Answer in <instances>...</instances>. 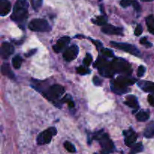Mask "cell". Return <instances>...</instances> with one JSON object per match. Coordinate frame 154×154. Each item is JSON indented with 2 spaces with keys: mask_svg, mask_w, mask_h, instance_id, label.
<instances>
[{
  "mask_svg": "<svg viewBox=\"0 0 154 154\" xmlns=\"http://www.w3.org/2000/svg\"><path fill=\"white\" fill-rule=\"evenodd\" d=\"M29 2L27 0H17L13 8L11 20L20 24L25 22L28 18Z\"/></svg>",
  "mask_w": 154,
  "mask_h": 154,
  "instance_id": "obj_1",
  "label": "cell"
},
{
  "mask_svg": "<svg viewBox=\"0 0 154 154\" xmlns=\"http://www.w3.org/2000/svg\"><path fill=\"white\" fill-rule=\"evenodd\" d=\"M93 138L97 140L100 144L102 147V154H110L114 151V145L108 134L100 131L97 132Z\"/></svg>",
  "mask_w": 154,
  "mask_h": 154,
  "instance_id": "obj_2",
  "label": "cell"
},
{
  "mask_svg": "<svg viewBox=\"0 0 154 154\" xmlns=\"http://www.w3.org/2000/svg\"><path fill=\"white\" fill-rule=\"evenodd\" d=\"M113 71L117 73L130 75L132 72L131 65L126 60L120 58H116L111 63Z\"/></svg>",
  "mask_w": 154,
  "mask_h": 154,
  "instance_id": "obj_3",
  "label": "cell"
},
{
  "mask_svg": "<svg viewBox=\"0 0 154 154\" xmlns=\"http://www.w3.org/2000/svg\"><path fill=\"white\" fill-rule=\"evenodd\" d=\"M95 67L97 68L99 73L104 77H113L115 72L111 68V63L107 61L105 59L99 57L95 63Z\"/></svg>",
  "mask_w": 154,
  "mask_h": 154,
  "instance_id": "obj_4",
  "label": "cell"
},
{
  "mask_svg": "<svg viewBox=\"0 0 154 154\" xmlns=\"http://www.w3.org/2000/svg\"><path fill=\"white\" fill-rule=\"evenodd\" d=\"M29 28L33 32H49L51 30V26L49 25L48 21L46 20L40 19H33L30 21L29 23Z\"/></svg>",
  "mask_w": 154,
  "mask_h": 154,
  "instance_id": "obj_5",
  "label": "cell"
},
{
  "mask_svg": "<svg viewBox=\"0 0 154 154\" xmlns=\"http://www.w3.org/2000/svg\"><path fill=\"white\" fill-rule=\"evenodd\" d=\"M64 93V87L59 84H54L48 89V91L43 93V94L50 101H56L60 99Z\"/></svg>",
  "mask_w": 154,
  "mask_h": 154,
  "instance_id": "obj_6",
  "label": "cell"
},
{
  "mask_svg": "<svg viewBox=\"0 0 154 154\" xmlns=\"http://www.w3.org/2000/svg\"><path fill=\"white\" fill-rule=\"evenodd\" d=\"M110 45L111 46L114 47V48L120 49L121 51H125V52L129 53L130 54H132L136 57H140L141 56V53H140L139 50L135 46V45H130V44L127 43H121V42H111Z\"/></svg>",
  "mask_w": 154,
  "mask_h": 154,
  "instance_id": "obj_7",
  "label": "cell"
},
{
  "mask_svg": "<svg viewBox=\"0 0 154 154\" xmlns=\"http://www.w3.org/2000/svg\"><path fill=\"white\" fill-rule=\"evenodd\" d=\"M57 130L55 127H51L39 134L37 138V143L38 145L49 144L51 141L52 137L57 135Z\"/></svg>",
  "mask_w": 154,
  "mask_h": 154,
  "instance_id": "obj_8",
  "label": "cell"
},
{
  "mask_svg": "<svg viewBox=\"0 0 154 154\" xmlns=\"http://www.w3.org/2000/svg\"><path fill=\"white\" fill-rule=\"evenodd\" d=\"M78 52H79V49L78 47L76 45H73L71 47L68 48L66 51L63 53V58L65 60L68 62L72 61V60H75L78 55Z\"/></svg>",
  "mask_w": 154,
  "mask_h": 154,
  "instance_id": "obj_9",
  "label": "cell"
},
{
  "mask_svg": "<svg viewBox=\"0 0 154 154\" xmlns=\"http://www.w3.org/2000/svg\"><path fill=\"white\" fill-rule=\"evenodd\" d=\"M111 87L112 91L115 93L116 94L118 95L124 94V93H128L129 91L127 87L122 84L121 83H120L117 80H113V81H111Z\"/></svg>",
  "mask_w": 154,
  "mask_h": 154,
  "instance_id": "obj_10",
  "label": "cell"
},
{
  "mask_svg": "<svg viewBox=\"0 0 154 154\" xmlns=\"http://www.w3.org/2000/svg\"><path fill=\"white\" fill-rule=\"evenodd\" d=\"M123 134L125 135V144L128 147H132L136 141L138 135L132 129L127 131H124Z\"/></svg>",
  "mask_w": 154,
  "mask_h": 154,
  "instance_id": "obj_11",
  "label": "cell"
},
{
  "mask_svg": "<svg viewBox=\"0 0 154 154\" xmlns=\"http://www.w3.org/2000/svg\"><path fill=\"white\" fill-rule=\"evenodd\" d=\"M14 51L13 45L8 42H3L1 46V57L2 59H8Z\"/></svg>",
  "mask_w": 154,
  "mask_h": 154,
  "instance_id": "obj_12",
  "label": "cell"
},
{
  "mask_svg": "<svg viewBox=\"0 0 154 154\" xmlns=\"http://www.w3.org/2000/svg\"><path fill=\"white\" fill-rule=\"evenodd\" d=\"M70 42V38L67 37V36H64L63 38H60L58 41H57V44L53 47L54 52L60 53V51H63L66 46Z\"/></svg>",
  "mask_w": 154,
  "mask_h": 154,
  "instance_id": "obj_13",
  "label": "cell"
},
{
  "mask_svg": "<svg viewBox=\"0 0 154 154\" xmlns=\"http://www.w3.org/2000/svg\"><path fill=\"white\" fill-rule=\"evenodd\" d=\"M102 32L108 35H123V29L110 24L103 26L102 28Z\"/></svg>",
  "mask_w": 154,
  "mask_h": 154,
  "instance_id": "obj_14",
  "label": "cell"
},
{
  "mask_svg": "<svg viewBox=\"0 0 154 154\" xmlns=\"http://www.w3.org/2000/svg\"><path fill=\"white\" fill-rule=\"evenodd\" d=\"M11 10V4L8 0H0V15L6 16Z\"/></svg>",
  "mask_w": 154,
  "mask_h": 154,
  "instance_id": "obj_15",
  "label": "cell"
},
{
  "mask_svg": "<svg viewBox=\"0 0 154 154\" xmlns=\"http://www.w3.org/2000/svg\"><path fill=\"white\" fill-rule=\"evenodd\" d=\"M138 85L144 92L151 93L154 94V83L150 82V81H138Z\"/></svg>",
  "mask_w": 154,
  "mask_h": 154,
  "instance_id": "obj_16",
  "label": "cell"
},
{
  "mask_svg": "<svg viewBox=\"0 0 154 154\" xmlns=\"http://www.w3.org/2000/svg\"><path fill=\"white\" fill-rule=\"evenodd\" d=\"M2 73L5 76L8 77L11 79H15L14 74L12 72L11 69L8 63H3L2 66Z\"/></svg>",
  "mask_w": 154,
  "mask_h": 154,
  "instance_id": "obj_17",
  "label": "cell"
},
{
  "mask_svg": "<svg viewBox=\"0 0 154 154\" xmlns=\"http://www.w3.org/2000/svg\"><path fill=\"white\" fill-rule=\"evenodd\" d=\"M125 105H126L127 106L130 107L132 108H135V109H138V107H139L137 98L134 96H127L126 102H125Z\"/></svg>",
  "mask_w": 154,
  "mask_h": 154,
  "instance_id": "obj_18",
  "label": "cell"
},
{
  "mask_svg": "<svg viewBox=\"0 0 154 154\" xmlns=\"http://www.w3.org/2000/svg\"><path fill=\"white\" fill-rule=\"evenodd\" d=\"M144 135L147 138H153L154 136V121H151L147 124L144 129Z\"/></svg>",
  "mask_w": 154,
  "mask_h": 154,
  "instance_id": "obj_19",
  "label": "cell"
},
{
  "mask_svg": "<svg viewBox=\"0 0 154 154\" xmlns=\"http://www.w3.org/2000/svg\"><path fill=\"white\" fill-rule=\"evenodd\" d=\"M116 80L118 81L120 83H121L122 84L126 86V87L132 85V84H135V82H136V79H133V78H125V77H119Z\"/></svg>",
  "mask_w": 154,
  "mask_h": 154,
  "instance_id": "obj_20",
  "label": "cell"
},
{
  "mask_svg": "<svg viewBox=\"0 0 154 154\" xmlns=\"http://www.w3.org/2000/svg\"><path fill=\"white\" fill-rule=\"evenodd\" d=\"M150 118V114L148 111H141L136 114V119L140 122H144Z\"/></svg>",
  "mask_w": 154,
  "mask_h": 154,
  "instance_id": "obj_21",
  "label": "cell"
},
{
  "mask_svg": "<svg viewBox=\"0 0 154 154\" xmlns=\"http://www.w3.org/2000/svg\"><path fill=\"white\" fill-rule=\"evenodd\" d=\"M146 23H147L148 31L150 33L154 35V16L153 15H150L146 18Z\"/></svg>",
  "mask_w": 154,
  "mask_h": 154,
  "instance_id": "obj_22",
  "label": "cell"
},
{
  "mask_svg": "<svg viewBox=\"0 0 154 154\" xmlns=\"http://www.w3.org/2000/svg\"><path fill=\"white\" fill-rule=\"evenodd\" d=\"M22 63H23V59L22 57L19 55L14 57L13 58V60H12V65H13V67L16 69H18L20 68Z\"/></svg>",
  "mask_w": 154,
  "mask_h": 154,
  "instance_id": "obj_23",
  "label": "cell"
},
{
  "mask_svg": "<svg viewBox=\"0 0 154 154\" xmlns=\"http://www.w3.org/2000/svg\"><path fill=\"white\" fill-rule=\"evenodd\" d=\"M92 21L95 24H97L99 26H105L107 24V18L105 16H102V15L97 17H96V19H93Z\"/></svg>",
  "mask_w": 154,
  "mask_h": 154,
  "instance_id": "obj_24",
  "label": "cell"
},
{
  "mask_svg": "<svg viewBox=\"0 0 154 154\" xmlns=\"http://www.w3.org/2000/svg\"><path fill=\"white\" fill-rule=\"evenodd\" d=\"M144 149V147H143L142 144L141 143H138V144H135L132 146V148L131 150L130 153L129 154H136L138 153H140Z\"/></svg>",
  "mask_w": 154,
  "mask_h": 154,
  "instance_id": "obj_25",
  "label": "cell"
},
{
  "mask_svg": "<svg viewBox=\"0 0 154 154\" xmlns=\"http://www.w3.org/2000/svg\"><path fill=\"white\" fill-rule=\"evenodd\" d=\"M43 0H31V4L33 8L35 11H38L42 5Z\"/></svg>",
  "mask_w": 154,
  "mask_h": 154,
  "instance_id": "obj_26",
  "label": "cell"
},
{
  "mask_svg": "<svg viewBox=\"0 0 154 154\" xmlns=\"http://www.w3.org/2000/svg\"><path fill=\"white\" fill-rule=\"evenodd\" d=\"M77 71H78V73L81 75H88V74L90 73V69L87 67H85V66H80L79 68H78Z\"/></svg>",
  "mask_w": 154,
  "mask_h": 154,
  "instance_id": "obj_27",
  "label": "cell"
},
{
  "mask_svg": "<svg viewBox=\"0 0 154 154\" xmlns=\"http://www.w3.org/2000/svg\"><path fill=\"white\" fill-rule=\"evenodd\" d=\"M64 147L66 150H68L70 153H75L76 151V149H75V147L69 141H66L64 143Z\"/></svg>",
  "mask_w": 154,
  "mask_h": 154,
  "instance_id": "obj_28",
  "label": "cell"
},
{
  "mask_svg": "<svg viewBox=\"0 0 154 154\" xmlns=\"http://www.w3.org/2000/svg\"><path fill=\"white\" fill-rule=\"evenodd\" d=\"M63 102H66L70 108H74L75 107V104H74L73 101H72V98H71V96L69 95H67L66 97L63 98Z\"/></svg>",
  "mask_w": 154,
  "mask_h": 154,
  "instance_id": "obj_29",
  "label": "cell"
},
{
  "mask_svg": "<svg viewBox=\"0 0 154 154\" xmlns=\"http://www.w3.org/2000/svg\"><path fill=\"white\" fill-rule=\"evenodd\" d=\"M101 52L103 54L104 56L107 57H114V54H113V51H111L109 49H107V48H101Z\"/></svg>",
  "mask_w": 154,
  "mask_h": 154,
  "instance_id": "obj_30",
  "label": "cell"
},
{
  "mask_svg": "<svg viewBox=\"0 0 154 154\" xmlns=\"http://www.w3.org/2000/svg\"><path fill=\"white\" fill-rule=\"evenodd\" d=\"M92 60H93V58H92V56L90 55V54H87V55H86V57L84 58V65H85L86 66H89L90 65V63H92Z\"/></svg>",
  "mask_w": 154,
  "mask_h": 154,
  "instance_id": "obj_31",
  "label": "cell"
},
{
  "mask_svg": "<svg viewBox=\"0 0 154 154\" xmlns=\"http://www.w3.org/2000/svg\"><path fill=\"white\" fill-rule=\"evenodd\" d=\"M133 0H121L120 1V5L123 8H127L132 5Z\"/></svg>",
  "mask_w": 154,
  "mask_h": 154,
  "instance_id": "obj_32",
  "label": "cell"
},
{
  "mask_svg": "<svg viewBox=\"0 0 154 154\" xmlns=\"http://www.w3.org/2000/svg\"><path fill=\"white\" fill-rule=\"evenodd\" d=\"M146 72V68L143 66H140L138 69V72H137V75L138 77H142L144 75Z\"/></svg>",
  "mask_w": 154,
  "mask_h": 154,
  "instance_id": "obj_33",
  "label": "cell"
},
{
  "mask_svg": "<svg viewBox=\"0 0 154 154\" xmlns=\"http://www.w3.org/2000/svg\"><path fill=\"white\" fill-rule=\"evenodd\" d=\"M140 43L143 45H145V46L147 47V48H150V47H152V44L150 43V42L147 41V38H145V37L142 38L140 40Z\"/></svg>",
  "mask_w": 154,
  "mask_h": 154,
  "instance_id": "obj_34",
  "label": "cell"
},
{
  "mask_svg": "<svg viewBox=\"0 0 154 154\" xmlns=\"http://www.w3.org/2000/svg\"><path fill=\"white\" fill-rule=\"evenodd\" d=\"M143 32V28L141 25H138L136 26L135 29V35L138 36V35H141Z\"/></svg>",
  "mask_w": 154,
  "mask_h": 154,
  "instance_id": "obj_35",
  "label": "cell"
},
{
  "mask_svg": "<svg viewBox=\"0 0 154 154\" xmlns=\"http://www.w3.org/2000/svg\"><path fill=\"white\" fill-rule=\"evenodd\" d=\"M132 7L135 8V10H136L137 11H141V6H140L139 3L137 1H135V0H133V2H132Z\"/></svg>",
  "mask_w": 154,
  "mask_h": 154,
  "instance_id": "obj_36",
  "label": "cell"
},
{
  "mask_svg": "<svg viewBox=\"0 0 154 154\" xmlns=\"http://www.w3.org/2000/svg\"><path fill=\"white\" fill-rule=\"evenodd\" d=\"M93 83H94L95 85L100 86L101 84H102V80H101L99 78H98V77L96 76L93 78Z\"/></svg>",
  "mask_w": 154,
  "mask_h": 154,
  "instance_id": "obj_37",
  "label": "cell"
},
{
  "mask_svg": "<svg viewBox=\"0 0 154 154\" xmlns=\"http://www.w3.org/2000/svg\"><path fill=\"white\" fill-rule=\"evenodd\" d=\"M148 102L152 106L154 107V95H150V96H148Z\"/></svg>",
  "mask_w": 154,
  "mask_h": 154,
  "instance_id": "obj_38",
  "label": "cell"
},
{
  "mask_svg": "<svg viewBox=\"0 0 154 154\" xmlns=\"http://www.w3.org/2000/svg\"><path fill=\"white\" fill-rule=\"evenodd\" d=\"M36 51H37V50H36V49H32V50H31V51H30L29 52H28V53H27V54H26L25 56H26V57H31V56H32L33 54H34L36 52Z\"/></svg>",
  "mask_w": 154,
  "mask_h": 154,
  "instance_id": "obj_39",
  "label": "cell"
},
{
  "mask_svg": "<svg viewBox=\"0 0 154 154\" xmlns=\"http://www.w3.org/2000/svg\"><path fill=\"white\" fill-rule=\"evenodd\" d=\"M141 1H143V2H151V1H153V0H141Z\"/></svg>",
  "mask_w": 154,
  "mask_h": 154,
  "instance_id": "obj_40",
  "label": "cell"
},
{
  "mask_svg": "<svg viewBox=\"0 0 154 154\" xmlns=\"http://www.w3.org/2000/svg\"><path fill=\"white\" fill-rule=\"evenodd\" d=\"M95 154H96V153H95Z\"/></svg>",
  "mask_w": 154,
  "mask_h": 154,
  "instance_id": "obj_41",
  "label": "cell"
}]
</instances>
